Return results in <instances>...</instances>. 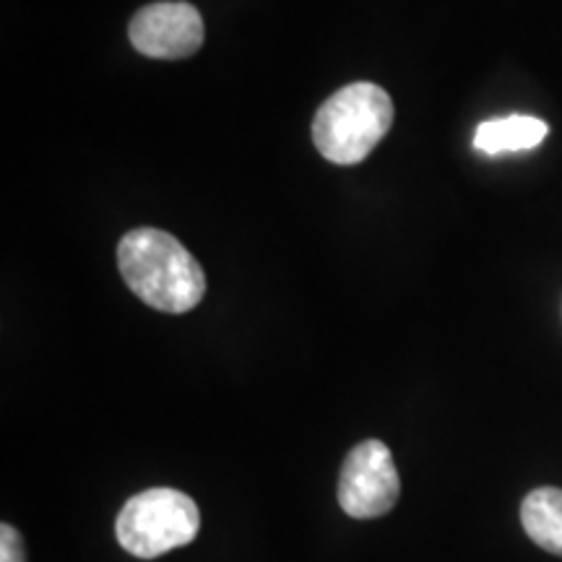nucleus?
<instances>
[{
    "label": "nucleus",
    "mask_w": 562,
    "mask_h": 562,
    "mask_svg": "<svg viewBox=\"0 0 562 562\" xmlns=\"http://www.w3.org/2000/svg\"><path fill=\"white\" fill-rule=\"evenodd\" d=\"M550 133L542 117L533 115H505L495 117V121H484L476 125L474 131V149L490 157L497 154H516V151H531Z\"/></svg>",
    "instance_id": "obj_6"
},
{
    "label": "nucleus",
    "mask_w": 562,
    "mask_h": 562,
    "mask_svg": "<svg viewBox=\"0 0 562 562\" xmlns=\"http://www.w3.org/2000/svg\"><path fill=\"white\" fill-rule=\"evenodd\" d=\"M402 495V480L389 446L364 440L351 448L339 476V505L351 518L385 516Z\"/></svg>",
    "instance_id": "obj_4"
},
{
    "label": "nucleus",
    "mask_w": 562,
    "mask_h": 562,
    "mask_svg": "<svg viewBox=\"0 0 562 562\" xmlns=\"http://www.w3.org/2000/svg\"><path fill=\"white\" fill-rule=\"evenodd\" d=\"M521 524L533 544L562 558V490L539 487L524 497Z\"/></svg>",
    "instance_id": "obj_7"
},
{
    "label": "nucleus",
    "mask_w": 562,
    "mask_h": 562,
    "mask_svg": "<svg viewBox=\"0 0 562 562\" xmlns=\"http://www.w3.org/2000/svg\"><path fill=\"white\" fill-rule=\"evenodd\" d=\"M201 531V513L193 497L170 487H154L133 495L117 516L115 533L125 552L138 560L191 544Z\"/></svg>",
    "instance_id": "obj_3"
},
{
    "label": "nucleus",
    "mask_w": 562,
    "mask_h": 562,
    "mask_svg": "<svg viewBox=\"0 0 562 562\" xmlns=\"http://www.w3.org/2000/svg\"><path fill=\"white\" fill-rule=\"evenodd\" d=\"M393 125V102L378 83L355 81L321 104L313 121V144L334 165H360Z\"/></svg>",
    "instance_id": "obj_2"
},
{
    "label": "nucleus",
    "mask_w": 562,
    "mask_h": 562,
    "mask_svg": "<svg viewBox=\"0 0 562 562\" xmlns=\"http://www.w3.org/2000/svg\"><path fill=\"white\" fill-rule=\"evenodd\" d=\"M0 562H26L21 533L11 524L0 526Z\"/></svg>",
    "instance_id": "obj_8"
},
{
    "label": "nucleus",
    "mask_w": 562,
    "mask_h": 562,
    "mask_svg": "<svg viewBox=\"0 0 562 562\" xmlns=\"http://www.w3.org/2000/svg\"><path fill=\"white\" fill-rule=\"evenodd\" d=\"M117 269L128 290L161 313H188L206 294L201 263L170 232L138 227L117 245Z\"/></svg>",
    "instance_id": "obj_1"
},
{
    "label": "nucleus",
    "mask_w": 562,
    "mask_h": 562,
    "mask_svg": "<svg viewBox=\"0 0 562 562\" xmlns=\"http://www.w3.org/2000/svg\"><path fill=\"white\" fill-rule=\"evenodd\" d=\"M128 40L146 58H191L203 45V19L195 5L182 3V0L151 3L131 19Z\"/></svg>",
    "instance_id": "obj_5"
}]
</instances>
